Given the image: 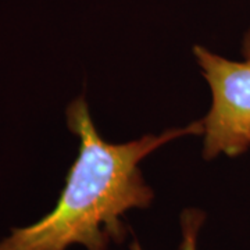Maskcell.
<instances>
[{
	"label": "cell",
	"mask_w": 250,
	"mask_h": 250,
	"mask_svg": "<svg viewBox=\"0 0 250 250\" xmlns=\"http://www.w3.org/2000/svg\"><path fill=\"white\" fill-rule=\"evenodd\" d=\"M193 54L211 89V106L203 126V157H238L250 149V60L233 62L205 46Z\"/></svg>",
	"instance_id": "cell-2"
},
{
	"label": "cell",
	"mask_w": 250,
	"mask_h": 250,
	"mask_svg": "<svg viewBox=\"0 0 250 250\" xmlns=\"http://www.w3.org/2000/svg\"><path fill=\"white\" fill-rule=\"evenodd\" d=\"M67 125L80 138L78 156L68 171L57 205L31 225L13 228L0 250H108L126 238L124 217L147 208L154 199L139 164L166 143L202 135V121L145 135L126 143H108L99 135L86 100L80 96L67 107Z\"/></svg>",
	"instance_id": "cell-1"
},
{
	"label": "cell",
	"mask_w": 250,
	"mask_h": 250,
	"mask_svg": "<svg viewBox=\"0 0 250 250\" xmlns=\"http://www.w3.org/2000/svg\"><path fill=\"white\" fill-rule=\"evenodd\" d=\"M242 54L245 56V59L250 60V29L246 32V35L243 38V45H242Z\"/></svg>",
	"instance_id": "cell-4"
},
{
	"label": "cell",
	"mask_w": 250,
	"mask_h": 250,
	"mask_svg": "<svg viewBox=\"0 0 250 250\" xmlns=\"http://www.w3.org/2000/svg\"><path fill=\"white\" fill-rule=\"evenodd\" d=\"M206 221L205 211L196 207H188L182 211L179 218L181 227V245L179 250H197L199 233ZM129 250H143L141 242L136 238L132 239L129 245Z\"/></svg>",
	"instance_id": "cell-3"
}]
</instances>
